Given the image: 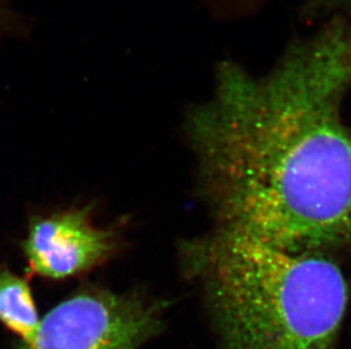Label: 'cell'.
<instances>
[{
	"label": "cell",
	"mask_w": 351,
	"mask_h": 349,
	"mask_svg": "<svg viewBox=\"0 0 351 349\" xmlns=\"http://www.w3.org/2000/svg\"><path fill=\"white\" fill-rule=\"evenodd\" d=\"M263 74L216 65L183 129L214 228L292 253L351 257V22L324 17Z\"/></svg>",
	"instance_id": "cell-1"
},
{
	"label": "cell",
	"mask_w": 351,
	"mask_h": 349,
	"mask_svg": "<svg viewBox=\"0 0 351 349\" xmlns=\"http://www.w3.org/2000/svg\"><path fill=\"white\" fill-rule=\"evenodd\" d=\"M217 349H339L348 280L331 257L213 227L179 246Z\"/></svg>",
	"instance_id": "cell-2"
},
{
	"label": "cell",
	"mask_w": 351,
	"mask_h": 349,
	"mask_svg": "<svg viewBox=\"0 0 351 349\" xmlns=\"http://www.w3.org/2000/svg\"><path fill=\"white\" fill-rule=\"evenodd\" d=\"M167 307L143 290L119 294L86 285L53 307L34 338L15 349H140L165 329Z\"/></svg>",
	"instance_id": "cell-3"
},
{
	"label": "cell",
	"mask_w": 351,
	"mask_h": 349,
	"mask_svg": "<svg viewBox=\"0 0 351 349\" xmlns=\"http://www.w3.org/2000/svg\"><path fill=\"white\" fill-rule=\"evenodd\" d=\"M93 207H74L34 216L21 248L29 274L49 280L77 277L100 267L117 253V227H96Z\"/></svg>",
	"instance_id": "cell-4"
},
{
	"label": "cell",
	"mask_w": 351,
	"mask_h": 349,
	"mask_svg": "<svg viewBox=\"0 0 351 349\" xmlns=\"http://www.w3.org/2000/svg\"><path fill=\"white\" fill-rule=\"evenodd\" d=\"M40 320L29 279L0 264V323L19 343H27L37 333Z\"/></svg>",
	"instance_id": "cell-5"
},
{
	"label": "cell",
	"mask_w": 351,
	"mask_h": 349,
	"mask_svg": "<svg viewBox=\"0 0 351 349\" xmlns=\"http://www.w3.org/2000/svg\"><path fill=\"white\" fill-rule=\"evenodd\" d=\"M209 16L217 22L238 23L258 16L273 0H199Z\"/></svg>",
	"instance_id": "cell-6"
},
{
	"label": "cell",
	"mask_w": 351,
	"mask_h": 349,
	"mask_svg": "<svg viewBox=\"0 0 351 349\" xmlns=\"http://www.w3.org/2000/svg\"><path fill=\"white\" fill-rule=\"evenodd\" d=\"M19 25L20 21L13 10H10L6 0H0V38L10 32H17Z\"/></svg>",
	"instance_id": "cell-7"
},
{
	"label": "cell",
	"mask_w": 351,
	"mask_h": 349,
	"mask_svg": "<svg viewBox=\"0 0 351 349\" xmlns=\"http://www.w3.org/2000/svg\"><path fill=\"white\" fill-rule=\"evenodd\" d=\"M339 13L351 22V0H339Z\"/></svg>",
	"instance_id": "cell-8"
}]
</instances>
